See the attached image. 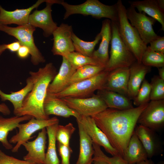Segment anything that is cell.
Segmentation results:
<instances>
[{
  "mask_svg": "<svg viewBox=\"0 0 164 164\" xmlns=\"http://www.w3.org/2000/svg\"><path fill=\"white\" fill-rule=\"evenodd\" d=\"M148 103L124 110L108 108L91 117L122 157L138 119Z\"/></svg>",
  "mask_w": 164,
  "mask_h": 164,
  "instance_id": "obj_1",
  "label": "cell"
},
{
  "mask_svg": "<svg viewBox=\"0 0 164 164\" xmlns=\"http://www.w3.org/2000/svg\"><path fill=\"white\" fill-rule=\"evenodd\" d=\"M57 73L52 63H49L36 72H29L33 87L25 98L21 108L14 113L17 116L29 115L39 120H46L49 117L45 113L43 104L48 87Z\"/></svg>",
  "mask_w": 164,
  "mask_h": 164,
  "instance_id": "obj_2",
  "label": "cell"
},
{
  "mask_svg": "<svg viewBox=\"0 0 164 164\" xmlns=\"http://www.w3.org/2000/svg\"><path fill=\"white\" fill-rule=\"evenodd\" d=\"M118 14L117 23L120 36L126 45L135 57L137 61L141 63L142 57L147 48L138 32L129 22L126 9L121 0L116 3Z\"/></svg>",
  "mask_w": 164,
  "mask_h": 164,
  "instance_id": "obj_3",
  "label": "cell"
},
{
  "mask_svg": "<svg viewBox=\"0 0 164 164\" xmlns=\"http://www.w3.org/2000/svg\"><path fill=\"white\" fill-rule=\"evenodd\" d=\"M62 5L65 10L63 19H67L71 15L76 14L84 16L91 15L100 19L106 18L111 21L118 22V14L116 4L112 5L104 4L98 0H87L78 5H72L62 1Z\"/></svg>",
  "mask_w": 164,
  "mask_h": 164,
  "instance_id": "obj_4",
  "label": "cell"
},
{
  "mask_svg": "<svg viewBox=\"0 0 164 164\" xmlns=\"http://www.w3.org/2000/svg\"><path fill=\"white\" fill-rule=\"evenodd\" d=\"M112 36L110 56L104 70L110 72L121 67H129L137 61L120 36L117 22L111 21Z\"/></svg>",
  "mask_w": 164,
  "mask_h": 164,
  "instance_id": "obj_5",
  "label": "cell"
},
{
  "mask_svg": "<svg viewBox=\"0 0 164 164\" xmlns=\"http://www.w3.org/2000/svg\"><path fill=\"white\" fill-rule=\"evenodd\" d=\"M109 73L104 70L92 77L73 83L62 91L53 94L60 98L66 97L76 98L91 97L94 94L95 91L102 89Z\"/></svg>",
  "mask_w": 164,
  "mask_h": 164,
  "instance_id": "obj_6",
  "label": "cell"
},
{
  "mask_svg": "<svg viewBox=\"0 0 164 164\" xmlns=\"http://www.w3.org/2000/svg\"><path fill=\"white\" fill-rule=\"evenodd\" d=\"M35 30L36 28L29 23L15 27L0 25V31L14 37L21 45L29 49L31 62L33 65H37L44 63L46 60L34 43L33 33Z\"/></svg>",
  "mask_w": 164,
  "mask_h": 164,
  "instance_id": "obj_7",
  "label": "cell"
},
{
  "mask_svg": "<svg viewBox=\"0 0 164 164\" xmlns=\"http://www.w3.org/2000/svg\"><path fill=\"white\" fill-rule=\"evenodd\" d=\"M59 119L54 117L46 120H39L32 117L25 123H20L18 126L19 131L9 139L10 143L16 144L11 149L12 152H17L21 146L32 137V135L36 132L47 127L59 123Z\"/></svg>",
  "mask_w": 164,
  "mask_h": 164,
  "instance_id": "obj_8",
  "label": "cell"
},
{
  "mask_svg": "<svg viewBox=\"0 0 164 164\" xmlns=\"http://www.w3.org/2000/svg\"><path fill=\"white\" fill-rule=\"evenodd\" d=\"M127 18L131 25L137 30L142 39L147 45L159 36L155 32L153 26L156 20L147 16L143 12H138L131 6L126 9Z\"/></svg>",
  "mask_w": 164,
  "mask_h": 164,
  "instance_id": "obj_9",
  "label": "cell"
},
{
  "mask_svg": "<svg viewBox=\"0 0 164 164\" xmlns=\"http://www.w3.org/2000/svg\"><path fill=\"white\" fill-rule=\"evenodd\" d=\"M67 106L80 115L91 117L108 108L106 104L97 94L85 98L66 97L61 98Z\"/></svg>",
  "mask_w": 164,
  "mask_h": 164,
  "instance_id": "obj_10",
  "label": "cell"
},
{
  "mask_svg": "<svg viewBox=\"0 0 164 164\" xmlns=\"http://www.w3.org/2000/svg\"><path fill=\"white\" fill-rule=\"evenodd\" d=\"M137 123L154 131L164 125V99L151 101L140 114Z\"/></svg>",
  "mask_w": 164,
  "mask_h": 164,
  "instance_id": "obj_11",
  "label": "cell"
},
{
  "mask_svg": "<svg viewBox=\"0 0 164 164\" xmlns=\"http://www.w3.org/2000/svg\"><path fill=\"white\" fill-rule=\"evenodd\" d=\"M63 1L48 0L46 2V7L41 10H36L29 15L28 23L35 27H39L43 31V35L48 37L52 35L57 27L51 15V7L54 4H61Z\"/></svg>",
  "mask_w": 164,
  "mask_h": 164,
  "instance_id": "obj_12",
  "label": "cell"
},
{
  "mask_svg": "<svg viewBox=\"0 0 164 164\" xmlns=\"http://www.w3.org/2000/svg\"><path fill=\"white\" fill-rule=\"evenodd\" d=\"M72 26L62 23L53 32V43L52 52L53 55L66 57L75 51L72 39Z\"/></svg>",
  "mask_w": 164,
  "mask_h": 164,
  "instance_id": "obj_13",
  "label": "cell"
},
{
  "mask_svg": "<svg viewBox=\"0 0 164 164\" xmlns=\"http://www.w3.org/2000/svg\"><path fill=\"white\" fill-rule=\"evenodd\" d=\"M76 120L81 124L93 142L102 146L107 152L113 156L120 155L104 132L97 127L92 118L80 115Z\"/></svg>",
  "mask_w": 164,
  "mask_h": 164,
  "instance_id": "obj_14",
  "label": "cell"
},
{
  "mask_svg": "<svg viewBox=\"0 0 164 164\" xmlns=\"http://www.w3.org/2000/svg\"><path fill=\"white\" fill-rule=\"evenodd\" d=\"M46 135V128H44L35 139L22 144L28 152L23 157L24 160L36 164H45Z\"/></svg>",
  "mask_w": 164,
  "mask_h": 164,
  "instance_id": "obj_15",
  "label": "cell"
},
{
  "mask_svg": "<svg viewBox=\"0 0 164 164\" xmlns=\"http://www.w3.org/2000/svg\"><path fill=\"white\" fill-rule=\"evenodd\" d=\"M129 73V67L119 68L109 72L102 89L118 93L130 99L128 87Z\"/></svg>",
  "mask_w": 164,
  "mask_h": 164,
  "instance_id": "obj_16",
  "label": "cell"
},
{
  "mask_svg": "<svg viewBox=\"0 0 164 164\" xmlns=\"http://www.w3.org/2000/svg\"><path fill=\"white\" fill-rule=\"evenodd\" d=\"M48 0H39L32 5L25 9H17L12 11H7L0 5V25H7L14 24L22 26L28 24L30 12L42 3Z\"/></svg>",
  "mask_w": 164,
  "mask_h": 164,
  "instance_id": "obj_17",
  "label": "cell"
},
{
  "mask_svg": "<svg viewBox=\"0 0 164 164\" xmlns=\"http://www.w3.org/2000/svg\"><path fill=\"white\" fill-rule=\"evenodd\" d=\"M101 41L98 49L94 50L92 57L99 65L105 68L109 60L108 48L111 38V21L108 19L104 20L100 32Z\"/></svg>",
  "mask_w": 164,
  "mask_h": 164,
  "instance_id": "obj_18",
  "label": "cell"
},
{
  "mask_svg": "<svg viewBox=\"0 0 164 164\" xmlns=\"http://www.w3.org/2000/svg\"><path fill=\"white\" fill-rule=\"evenodd\" d=\"M76 70L66 57H62L59 71L49 85L47 93L55 94L65 90L69 86L71 77Z\"/></svg>",
  "mask_w": 164,
  "mask_h": 164,
  "instance_id": "obj_19",
  "label": "cell"
},
{
  "mask_svg": "<svg viewBox=\"0 0 164 164\" xmlns=\"http://www.w3.org/2000/svg\"><path fill=\"white\" fill-rule=\"evenodd\" d=\"M43 108L45 114L49 117L50 115L64 118L72 116L77 119L80 115L69 107L61 98L52 94L47 93L44 101Z\"/></svg>",
  "mask_w": 164,
  "mask_h": 164,
  "instance_id": "obj_20",
  "label": "cell"
},
{
  "mask_svg": "<svg viewBox=\"0 0 164 164\" xmlns=\"http://www.w3.org/2000/svg\"><path fill=\"white\" fill-rule=\"evenodd\" d=\"M128 91L130 99H133L137 95L146 74L151 67L135 62L129 67Z\"/></svg>",
  "mask_w": 164,
  "mask_h": 164,
  "instance_id": "obj_21",
  "label": "cell"
},
{
  "mask_svg": "<svg viewBox=\"0 0 164 164\" xmlns=\"http://www.w3.org/2000/svg\"><path fill=\"white\" fill-rule=\"evenodd\" d=\"M122 158L127 164H136L148 159L147 152L135 130Z\"/></svg>",
  "mask_w": 164,
  "mask_h": 164,
  "instance_id": "obj_22",
  "label": "cell"
},
{
  "mask_svg": "<svg viewBox=\"0 0 164 164\" xmlns=\"http://www.w3.org/2000/svg\"><path fill=\"white\" fill-rule=\"evenodd\" d=\"M135 131L145 149L148 158H151L160 151V143L155 131L139 125L136 128Z\"/></svg>",
  "mask_w": 164,
  "mask_h": 164,
  "instance_id": "obj_23",
  "label": "cell"
},
{
  "mask_svg": "<svg viewBox=\"0 0 164 164\" xmlns=\"http://www.w3.org/2000/svg\"><path fill=\"white\" fill-rule=\"evenodd\" d=\"M32 117L29 115H15L9 118H4L0 115V142L6 149H12L13 147L7 139L9 132L17 128L21 122L29 121Z\"/></svg>",
  "mask_w": 164,
  "mask_h": 164,
  "instance_id": "obj_24",
  "label": "cell"
},
{
  "mask_svg": "<svg viewBox=\"0 0 164 164\" xmlns=\"http://www.w3.org/2000/svg\"><path fill=\"white\" fill-rule=\"evenodd\" d=\"M130 6L137 9L138 12H143L158 21L164 31V10L159 6L157 0H144L129 2Z\"/></svg>",
  "mask_w": 164,
  "mask_h": 164,
  "instance_id": "obj_25",
  "label": "cell"
},
{
  "mask_svg": "<svg viewBox=\"0 0 164 164\" xmlns=\"http://www.w3.org/2000/svg\"><path fill=\"white\" fill-rule=\"evenodd\" d=\"M97 94L104 101L108 108L124 110L134 107L129 99L118 93L101 89L97 90Z\"/></svg>",
  "mask_w": 164,
  "mask_h": 164,
  "instance_id": "obj_26",
  "label": "cell"
},
{
  "mask_svg": "<svg viewBox=\"0 0 164 164\" xmlns=\"http://www.w3.org/2000/svg\"><path fill=\"white\" fill-rule=\"evenodd\" d=\"M77 122L79 130L80 150L76 164H92L94 153L93 142L81 124Z\"/></svg>",
  "mask_w": 164,
  "mask_h": 164,
  "instance_id": "obj_27",
  "label": "cell"
},
{
  "mask_svg": "<svg viewBox=\"0 0 164 164\" xmlns=\"http://www.w3.org/2000/svg\"><path fill=\"white\" fill-rule=\"evenodd\" d=\"M33 83L30 77L26 80V85L20 90L15 91H11L7 94L3 92L0 89V98L2 101H8L12 104L14 113L19 110L22 107L23 101L27 94L32 90Z\"/></svg>",
  "mask_w": 164,
  "mask_h": 164,
  "instance_id": "obj_28",
  "label": "cell"
},
{
  "mask_svg": "<svg viewBox=\"0 0 164 164\" xmlns=\"http://www.w3.org/2000/svg\"><path fill=\"white\" fill-rule=\"evenodd\" d=\"M58 124L50 125L46 128L48 144L46 154L45 164H60L56 147V133Z\"/></svg>",
  "mask_w": 164,
  "mask_h": 164,
  "instance_id": "obj_29",
  "label": "cell"
},
{
  "mask_svg": "<svg viewBox=\"0 0 164 164\" xmlns=\"http://www.w3.org/2000/svg\"><path fill=\"white\" fill-rule=\"evenodd\" d=\"M72 39L76 52L85 56L92 57L95 46L101 40V35L100 32L93 41L87 42L81 39L73 32Z\"/></svg>",
  "mask_w": 164,
  "mask_h": 164,
  "instance_id": "obj_30",
  "label": "cell"
},
{
  "mask_svg": "<svg viewBox=\"0 0 164 164\" xmlns=\"http://www.w3.org/2000/svg\"><path fill=\"white\" fill-rule=\"evenodd\" d=\"M104 69L102 67L92 65H86L81 67L77 69L73 75L69 86L73 83L92 77L104 71Z\"/></svg>",
  "mask_w": 164,
  "mask_h": 164,
  "instance_id": "obj_31",
  "label": "cell"
},
{
  "mask_svg": "<svg viewBox=\"0 0 164 164\" xmlns=\"http://www.w3.org/2000/svg\"><path fill=\"white\" fill-rule=\"evenodd\" d=\"M141 63L148 67L160 68L164 67V53L151 50L148 46L143 54Z\"/></svg>",
  "mask_w": 164,
  "mask_h": 164,
  "instance_id": "obj_32",
  "label": "cell"
},
{
  "mask_svg": "<svg viewBox=\"0 0 164 164\" xmlns=\"http://www.w3.org/2000/svg\"><path fill=\"white\" fill-rule=\"evenodd\" d=\"M65 57L67 59L73 68L76 70L87 65L100 66L92 57L84 55L76 51L69 54Z\"/></svg>",
  "mask_w": 164,
  "mask_h": 164,
  "instance_id": "obj_33",
  "label": "cell"
},
{
  "mask_svg": "<svg viewBox=\"0 0 164 164\" xmlns=\"http://www.w3.org/2000/svg\"><path fill=\"white\" fill-rule=\"evenodd\" d=\"M75 129L70 122L65 125H58L56 133V141L63 145H70V139Z\"/></svg>",
  "mask_w": 164,
  "mask_h": 164,
  "instance_id": "obj_34",
  "label": "cell"
},
{
  "mask_svg": "<svg viewBox=\"0 0 164 164\" xmlns=\"http://www.w3.org/2000/svg\"><path fill=\"white\" fill-rule=\"evenodd\" d=\"M150 100L158 101L164 99V80L155 76L152 79Z\"/></svg>",
  "mask_w": 164,
  "mask_h": 164,
  "instance_id": "obj_35",
  "label": "cell"
},
{
  "mask_svg": "<svg viewBox=\"0 0 164 164\" xmlns=\"http://www.w3.org/2000/svg\"><path fill=\"white\" fill-rule=\"evenodd\" d=\"M151 85L146 80L143 81L138 93L133 100V104L136 107L148 103L150 100Z\"/></svg>",
  "mask_w": 164,
  "mask_h": 164,
  "instance_id": "obj_36",
  "label": "cell"
},
{
  "mask_svg": "<svg viewBox=\"0 0 164 164\" xmlns=\"http://www.w3.org/2000/svg\"><path fill=\"white\" fill-rule=\"evenodd\" d=\"M94 153L97 154L109 164H127L120 155H115L109 157L106 155L102 151L100 146L93 142Z\"/></svg>",
  "mask_w": 164,
  "mask_h": 164,
  "instance_id": "obj_37",
  "label": "cell"
},
{
  "mask_svg": "<svg viewBox=\"0 0 164 164\" xmlns=\"http://www.w3.org/2000/svg\"><path fill=\"white\" fill-rule=\"evenodd\" d=\"M58 147L61 158L60 164H70V158L73 151L70 145H63L58 142Z\"/></svg>",
  "mask_w": 164,
  "mask_h": 164,
  "instance_id": "obj_38",
  "label": "cell"
},
{
  "mask_svg": "<svg viewBox=\"0 0 164 164\" xmlns=\"http://www.w3.org/2000/svg\"><path fill=\"white\" fill-rule=\"evenodd\" d=\"M0 164H36L9 156L0 149Z\"/></svg>",
  "mask_w": 164,
  "mask_h": 164,
  "instance_id": "obj_39",
  "label": "cell"
},
{
  "mask_svg": "<svg viewBox=\"0 0 164 164\" xmlns=\"http://www.w3.org/2000/svg\"><path fill=\"white\" fill-rule=\"evenodd\" d=\"M148 47L152 50L164 53V37L159 36L152 41Z\"/></svg>",
  "mask_w": 164,
  "mask_h": 164,
  "instance_id": "obj_40",
  "label": "cell"
},
{
  "mask_svg": "<svg viewBox=\"0 0 164 164\" xmlns=\"http://www.w3.org/2000/svg\"><path fill=\"white\" fill-rule=\"evenodd\" d=\"M29 54L30 51L29 49L24 46L21 45L17 51L18 56L22 59L26 58Z\"/></svg>",
  "mask_w": 164,
  "mask_h": 164,
  "instance_id": "obj_41",
  "label": "cell"
},
{
  "mask_svg": "<svg viewBox=\"0 0 164 164\" xmlns=\"http://www.w3.org/2000/svg\"><path fill=\"white\" fill-rule=\"evenodd\" d=\"M21 45L18 41L14 42L11 43L5 44L6 49H8L11 52H17Z\"/></svg>",
  "mask_w": 164,
  "mask_h": 164,
  "instance_id": "obj_42",
  "label": "cell"
},
{
  "mask_svg": "<svg viewBox=\"0 0 164 164\" xmlns=\"http://www.w3.org/2000/svg\"><path fill=\"white\" fill-rule=\"evenodd\" d=\"M0 112L5 115H9L11 111L8 106L5 103L0 104Z\"/></svg>",
  "mask_w": 164,
  "mask_h": 164,
  "instance_id": "obj_43",
  "label": "cell"
},
{
  "mask_svg": "<svg viewBox=\"0 0 164 164\" xmlns=\"http://www.w3.org/2000/svg\"><path fill=\"white\" fill-rule=\"evenodd\" d=\"M93 157V162L94 164H109L107 162L102 158L94 153Z\"/></svg>",
  "mask_w": 164,
  "mask_h": 164,
  "instance_id": "obj_44",
  "label": "cell"
},
{
  "mask_svg": "<svg viewBox=\"0 0 164 164\" xmlns=\"http://www.w3.org/2000/svg\"><path fill=\"white\" fill-rule=\"evenodd\" d=\"M159 76L162 79L164 80V67L158 68Z\"/></svg>",
  "mask_w": 164,
  "mask_h": 164,
  "instance_id": "obj_45",
  "label": "cell"
},
{
  "mask_svg": "<svg viewBox=\"0 0 164 164\" xmlns=\"http://www.w3.org/2000/svg\"><path fill=\"white\" fill-rule=\"evenodd\" d=\"M136 164H154V163L151 159H147Z\"/></svg>",
  "mask_w": 164,
  "mask_h": 164,
  "instance_id": "obj_46",
  "label": "cell"
},
{
  "mask_svg": "<svg viewBox=\"0 0 164 164\" xmlns=\"http://www.w3.org/2000/svg\"><path fill=\"white\" fill-rule=\"evenodd\" d=\"M157 1L159 7L162 10H164V0H157Z\"/></svg>",
  "mask_w": 164,
  "mask_h": 164,
  "instance_id": "obj_47",
  "label": "cell"
},
{
  "mask_svg": "<svg viewBox=\"0 0 164 164\" xmlns=\"http://www.w3.org/2000/svg\"><path fill=\"white\" fill-rule=\"evenodd\" d=\"M6 50L5 44H3L0 45V56Z\"/></svg>",
  "mask_w": 164,
  "mask_h": 164,
  "instance_id": "obj_48",
  "label": "cell"
}]
</instances>
